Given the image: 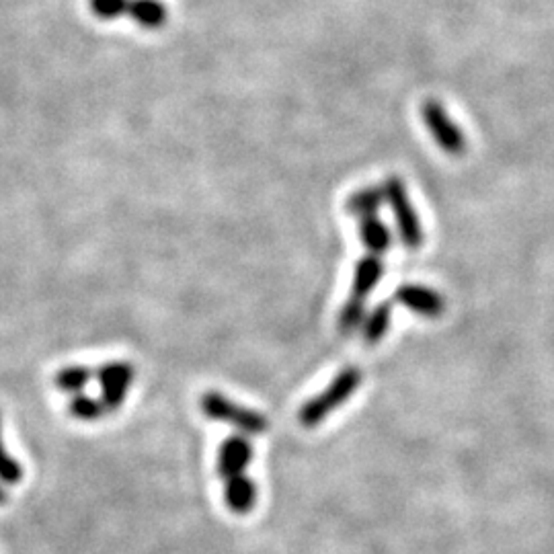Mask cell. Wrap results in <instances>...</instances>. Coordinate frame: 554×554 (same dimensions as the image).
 I'll return each instance as SVG.
<instances>
[{
    "label": "cell",
    "mask_w": 554,
    "mask_h": 554,
    "mask_svg": "<svg viewBox=\"0 0 554 554\" xmlns=\"http://www.w3.org/2000/svg\"><path fill=\"white\" fill-rule=\"evenodd\" d=\"M362 380H364V374L358 368L349 366L341 370L335 376V380L319 394V397L304 403V407L298 413L302 427L312 429L316 425H321L333 411H337L345 401L351 399V394L358 390Z\"/></svg>",
    "instance_id": "6da1fadb"
},
{
    "label": "cell",
    "mask_w": 554,
    "mask_h": 554,
    "mask_svg": "<svg viewBox=\"0 0 554 554\" xmlns=\"http://www.w3.org/2000/svg\"><path fill=\"white\" fill-rule=\"evenodd\" d=\"M384 193H386V202L397 218V228L401 234V241L405 245V249L409 251H417L423 245V228H421V220L409 200V193L405 183L399 177H388L386 183L382 185Z\"/></svg>",
    "instance_id": "7a4b0ae2"
},
{
    "label": "cell",
    "mask_w": 554,
    "mask_h": 554,
    "mask_svg": "<svg viewBox=\"0 0 554 554\" xmlns=\"http://www.w3.org/2000/svg\"><path fill=\"white\" fill-rule=\"evenodd\" d=\"M202 411L206 417H210L214 421H222L226 425H232L247 435H259L269 429L267 417H263L257 411L236 405L234 401L226 399L224 394L214 392V390L206 392L202 397Z\"/></svg>",
    "instance_id": "3957f363"
},
{
    "label": "cell",
    "mask_w": 554,
    "mask_h": 554,
    "mask_svg": "<svg viewBox=\"0 0 554 554\" xmlns=\"http://www.w3.org/2000/svg\"><path fill=\"white\" fill-rule=\"evenodd\" d=\"M421 120L427 132L431 134V138L435 140V144H438L446 154L462 156L466 152L468 142L462 128L452 120L440 101L435 99L425 101L421 105Z\"/></svg>",
    "instance_id": "277c9868"
},
{
    "label": "cell",
    "mask_w": 554,
    "mask_h": 554,
    "mask_svg": "<svg viewBox=\"0 0 554 554\" xmlns=\"http://www.w3.org/2000/svg\"><path fill=\"white\" fill-rule=\"evenodd\" d=\"M101 401L107 411L120 409L128 397V388L136 378V368L128 362H109L97 370Z\"/></svg>",
    "instance_id": "5b68a950"
},
{
    "label": "cell",
    "mask_w": 554,
    "mask_h": 554,
    "mask_svg": "<svg viewBox=\"0 0 554 554\" xmlns=\"http://www.w3.org/2000/svg\"><path fill=\"white\" fill-rule=\"evenodd\" d=\"M394 300L403 304L407 310L425 316V319H438L446 310V298L440 292L419 284L401 286L394 292Z\"/></svg>",
    "instance_id": "8992f818"
},
{
    "label": "cell",
    "mask_w": 554,
    "mask_h": 554,
    "mask_svg": "<svg viewBox=\"0 0 554 554\" xmlns=\"http://www.w3.org/2000/svg\"><path fill=\"white\" fill-rule=\"evenodd\" d=\"M253 460V446L245 435H230V438L220 446L218 454V474L226 481L239 477L247 470Z\"/></svg>",
    "instance_id": "52a82bcc"
},
{
    "label": "cell",
    "mask_w": 554,
    "mask_h": 554,
    "mask_svg": "<svg viewBox=\"0 0 554 554\" xmlns=\"http://www.w3.org/2000/svg\"><path fill=\"white\" fill-rule=\"evenodd\" d=\"M224 501H226V507L232 513H236V516H247V513L255 509L257 487L249 477H245V474L226 479Z\"/></svg>",
    "instance_id": "ba28073f"
},
{
    "label": "cell",
    "mask_w": 554,
    "mask_h": 554,
    "mask_svg": "<svg viewBox=\"0 0 554 554\" xmlns=\"http://www.w3.org/2000/svg\"><path fill=\"white\" fill-rule=\"evenodd\" d=\"M384 275V263L378 255H366L353 269V284H351V296L355 298H368L372 290L380 284Z\"/></svg>",
    "instance_id": "9c48e42d"
},
{
    "label": "cell",
    "mask_w": 554,
    "mask_h": 554,
    "mask_svg": "<svg viewBox=\"0 0 554 554\" xmlns=\"http://www.w3.org/2000/svg\"><path fill=\"white\" fill-rule=\"evenodd\" d=\"M144 29H161L169 21V7L161 0H128V13Z\"/></svg>",
    "instance_id": "30bf717a"
},
{
    "label": "cell",
    "mask_w": 554,
    "mask_h": 554,
    "mask_svg": "<svg viewBox=\"0 0 554 554\" xmlns=\"http://www.w3.org/2000/svg\"><path fill=\"white\" fill-rule=\"evenodd\" d=\"M386 202L384 187H364L351 193L345 202V212L355 218H368L378 216L380 206Z\"/></svg>",
    "instance_id": "8fae6325"
},
{
    "label": "cell",
    "mask_w": 554,
    "mask_h": 554,
    "mask_svg": "<svg viewBox=\"0 0 554 554\" xmlns=\"http://www.w3.org/2000/svg\"><path fill=\"white\" fill-rule=\"evenodd\" d=\"M358 232L360 239L364 243V247L372 253V255H382L390 249L392 245V234L388 230V226L378 218V216H368V218H360L358 224Z\"/></svg>",
    "instance_id": "7c38bea8"
},
{
    "label": "cell",
    "mask_w": 554,
    "mask_h": 554,
    "mask_svg": "<svg viewBox=\"0 0 554 554\" xmlns=\"http://www.w3.org/2000/svg\"><path fill=\"white\" fill-rule=\"evenodd\" d=\"M390 316H392V308L388 302L378 304L370 314L368 319L362 325V337L368 345H376L382 341V337L388 333L390 329Z\"/></svg>",
    "instance_id": "4fadbf2b"
},
{
    "label": "cell",
    "mask_w": 554,
    "mask_h": 554,
    "mask_svg": "<svg viewBox=\"0 0 554 554\" xmlns=\"http://www.w3.org/2000/svg\"><path fill=\"white\" fill-rule=\"evenodd\" d=\"M93 370L85 366H68L56 372L54 384L62 392H72V394H81V390L91 382Z\"/></svg>",
    "instance_id": "5bb4252c"
},
{
    "label": "cell",
    "mask_w": 554,
    "mask_h": 554,
    "mask_svg": "<svg viewBox=\"0 0 554 554\" xmlns=\"http://www.w3.org/2000/svg\"><path fill=\"white\" fill-rule=\"evenodd\" d=\"M364 321H366V300L351 296L339 312V331L343 335H351L358 329H362Z\"/></svg>",
    "instance_id": "9a60e30c"
},
{
    "label": "cell",
    "mask_w": 554,
    "mask_h": 554,
    "mask_svg": "<svg viewBox=\"0 0 554 554\" xmlns=\"http://www.w3.org/2000/svg\"><path fill=\"white\" fill-rule=\"evenodd\" d=\"M68 411L78 421H97L105 417L107 407L103 405V401L87 397V394H74V399L68 405Z\"/></svg>",
    "instance_id": "2e32d148"
},
{
    "label": "cell",
    "mask_w": 554,
    "mask_h": 554,
    "mask_svg": "<svg viewBox=\"0 0 554 554\" xmlns=\"http://www.w3.org/2000/svg\"><path fill=\"white\" fill-rule=\"evenodd\" d=\"M0 481L5 485H19L23 481V466L7 452L3 444V419H0Z\"/></svg>",
    "instance_id": "e0dca14e"
},
{
    "label": "cell",
    "mask_w": 554,
    "mask_h": 554,
    "mask_svg": "<svg viewBox=\"0 0 554 554\" xmlns=\"http://www.w3.org/2000/svg\"><path fill=\"white\" fill-rule=\"evenodd\" d=\"M89 7L97 19L111 21L128 13V0H89Z\"/></svg>",
    "instance_id": "ac0fdd59"
},
{
    "label": "cell",
    "mask_w": 554,
    "mask_h": 554,
    "mask_svg": "<svg viewBox=\"0 0 554 554\" xmlns=\"http://www.w3.org/2000/svg\"><path fill=\"white\" fill-rule=\"evenodd\" d=\"M7 501H9V493H7V489L3 485H0V505H5Z\"/></svg>",
    "instance_id": "d6986e66"
}]
</instances>
